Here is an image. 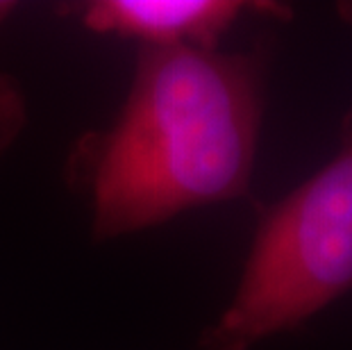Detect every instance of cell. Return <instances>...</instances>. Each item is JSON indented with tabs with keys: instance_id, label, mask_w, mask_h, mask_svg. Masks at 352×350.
I'll use <instances>...</instances> for the list:
<instances>
[{
	"instance_id": "1",
	"label": "cell",
	"mask_w": 352,
	"mask_h": 350,
	"mask_svg": "<svg viewBox=\"0 0 352 350\" xmlns=\"http://www.w3.org/2000/svg\"><path fill=\"white\" fill-rule=\"evenodd\" d=\"M268 48H139L121 111L66 157L91 210L94 241L151 230L250 189L264 116Z\"/></svg>"
},
{
	"instance_id": "2",
	"label": "cell",
	"mask_w": 352,
	"mask_h": 350,
	"mask_svg": "<svg viewBox=\"0 0 352 350\" xmlns=\"http://www.w3.org/2000/svg\"><path fill=\"white\" fill-rule=\"evenodd\" d=\"M352 292V109L339 151L261 216L241 278L198 350H252Z\"/></svg>"
},
{
	"instance_id": "3",
	"label": "cell",
	"mask_w": 352,
	"mask_h": 350,
	"mask_svg": "<svg viewBox=\"0 0 352 350\" xmlns=\"http://www.w3.org/2000/svg\"><path fill=\"white\" fill-rule=\"evenodd\" d=\"M87 30L139 41L141 48L219 50L226 32L245 14L289 19L277 3L243 0H94L80 5Z\"/></svg>"
},
{
	"instance_id": "4",
	"label": "cell",
	"mask_w": 352,
	"mask_h": 350,
	"mask_svg": "<svg viewBox=\"0 0 352 350\" xmlns=\"http://www.w3.org/2000/svg\"><path fill=\"white\" fill-rule=\"evenodd\" d=\"M16 10V3L0 0V28ZM28 123V102L19 80L0 71V157L10 153Z\"/></svg>"
},
{
	"instance_id": "5",
	"label": "cell",
	"mask_w": 352,
	"mask_h": 350,
	"mask_svg": "<svg viewBox=\"0 0 352 350\" xmlns=\"http://www.w3.org/2000/svg\"><path fill=\"white\" fill-rule=\"evenodd\" d=\"M339 14L348 21V23H352V3H341L339 5Z\"/></svg>"
}]
</instances>
